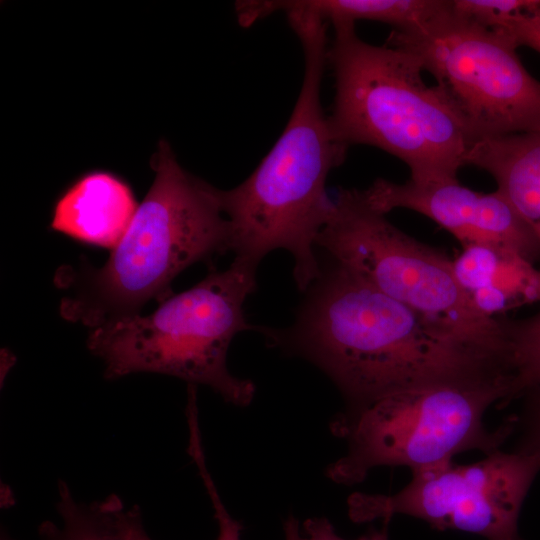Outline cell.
I'll list each match as a JSON object with an SVG mask.
<instances>
[{
    "mask_svg": "<svg viewBox=\"0 0 540 540\" xmlns=\"http://www.w3.org/2000/svg\"><path fill=\"white\" fill-rule=\"evenodd\" d=\"M286 328L262 326L269 346L311 362L338 387L353 415L411 388L507 368L473 344L387 296L331 260Z\"/></svg>",
    "mask_w": 540,
    "mask_h": 540,
    "instance_id": "obj_1",
    "label": "cell"
},
{
    "mask_svg": "<svg viewBox=\"0 0 540 540\" xmlns=\"http://www.w3.org/2000/svg\"><path fill=\"white\" fill-rule=\"evenodd\" d=\"M287 17L304 54L299 96L271 150L242 183L220 190V200L235 257L258 267L272 251L287 250L296 286L304 293L321 271L316 238L333 204L327 177L343 163L348 148L334 137L321 105L326 20L308 11H291Z\"/></svg>",
    "mask_w": 540,
    "mask_h": 540,
    "instance_id": "obj_2",
    "label": "cell"
},
{
    "mask_svg": "<svg viewBox=\"0 0 540 540\" xmlns=\"http://www.w3.org/2000/svg\"><path fill=\"white\" fill-rule=\"evenodd\" d=\"M152 167L153 184L106 263L57 277L72 290L60 304L63 318L93 329L138 315L147 302L170 297L187 267L231 251L220 189L185 171L166 141Z\"/></svg>",
    "mask_w": 540,
    "mask_h": 540,
    "instance_id": "obj_3",
    "label": "cell"
},
{
    "mask_svg": "<svg viewBox=\"0 0 540 540\" xmlns=\"http://www.w3.org/2000/svg\"><path fill=\"white\" fill-rule=\"evenodd\" d=\"M328 63L335 78L332 113L336 140L377 147L403 161L416 183L457 179L473 143L409 51L363 41L355 24L331 21Z\"/></svg>",
    "mask_w": 540,
    "mask_h": 540,
    "instance_id": "obj_4",
    "label": "cell"
},
{
    "mask_svg": "<svg viewBox=\"0 0 540 540\" xmlns=\"http://www.w3.org/2000/svg\"><path fill=\"white\" fill-rule=\"evenodd\" d=\"M257 266L235 257L193 287L172 294L148 315H135L91 329L87 347L105 365L107 378L150 372L206 385L226 402L251 403L253 381L234 376L227 353L234 336L260 331L244 312L256 291Z\"/></svg>",
    "mask_w": 540,
    "mask_h": 540,
    "instance_id": "obj_5",
    "label": "cell"
},
{
    "mask_svg": "<svg viewBox=\"0 0 540 540\" xmlns=\"http://www.w3.org/2000/svg\"><path fill=\"white\" fill-rule=\"evenodd\" d=\"M518 397L509 370L436 382L377 400L350 416H339L332 432L347 441V453L327 476L338 484L361 482L378 466H408L412 473L452 462L465 451L491 454L509 438L517 417L495 430L485 427L487 409Z\"/></svg>",
    "mask_w": 540,
    "mask_h": 540,
    "instance_id": "obj_6",
    "label": "cell"
},
{
    "mask_svg": "<svg viewBox=\"0 0 540 540\" xmlns=\"http://www.w3.org/2000/svg\"><path fill=\"white\" fill-rule=\"evenodd\" d=\"M331 260L463 339L506 356V325L483 315L458 284L452 260L390 223L361 190L341 189L316 238Z\"/></svg>",
    "mask_w": 540,
    "mask_h": 540,
    "instance_id": "obj_7",
    "label": "cell"
},
{
    "mask_svg": "<svg viewBox=\"0 0 540 540\" xmlns=\"http://www.w3.org/2000/svg\"><path fill=\"white\" fill-rule=\"evenodd\" d=\"M387 44L415 55L473 142L540 130V81L507 37L444 12L417 31L394 30Z\"/></svg>",
    "mask_w": 540,
    "mask_h": 540,
    "instance_id": "obj_8",
    "label": "cell"
},
{
    "mask_svg": "<svg viewBox=\"0 0 540 540\" xmlns=\"http://www.w3.org/2000/svg\"><path fill=\"white\" fill-rule=\"evenodd\" d=\"M540 472V452L500 450L467 465L449 462L412 473L393 495L353 493L348 514L356 523L388 522L404 514L438 530H459L485 540H522L518 520Z\"/></svg>",
    "mask_w": 540,
    "mask_h": 540,
    "instance_id": "obj_9",
    "label": "cell"
},
{
    "mask_svg": "<svg viewBox=\"0 0 540 540\" xmlns=\"http://www.w3.org/2000/svg\"><path fill=\"white\" fill-rule=\"evenodd\" d=\"M361 193L370 207L383 214L405 208L430 218L463 247L492 246L528 261L540 249L533 227L497 191L477 192L458 180L395 183L379 178Z\"/></svg>",
    "mask_w": 540,
    "mask_h": 540,
    "instance_id": "obj_10",
    "label": "cell"
},
{
    "mask_svg": "<svg viewBox=\"0 0 540 540\" xmlns=\"http://www.w3.org/2000/svg\"><path fill=\"white\" fill-rule=\"evenodd\" d=\"M137 208L125 181L110 172L93 171L77 179L57 200L51 228L79 242L112 250Z\"/></svg>",
    "mask_w": 540,
    "mask_h": 540,
    "instance_id": "obj_11",
    "label": "cell"
},
{
    "mask_svg": "<svg viewBox=\"0 0 540 540\" xmlns=\"http://www.w3.org/2000/svg\"><path fill=\"white\" fill-rule=\"evenodd\" d=\"M467 164L491 174L496 191L533 229L540 226V130L479 139Z\"/></svg>",
    "mask_w": 540,
    "mask_h": 540,
    "instance_id": "obj_12",
    "label": "cell"
},
{
    "mask_svg": "<svg viewBox=\"0 0 540 540\" xmlns=\"http://www.w3.org/2000/svg\"><path fill=\"white\" fill-rule=\"evenodd\" d=\"M57 510L61 524L43 522L38 529L41 540H145L148 535L139 508H125L116 495L78 503L60 482Z\"/></svg>",
    "mask_w": 540,
    "mask_h": 540,
    "instance_id": "obj_13",
    "label": "cell"
},
{
    "mask_svg": "<svg viewBox=\"0 0 540 540\" xmlns=\"http://www.w3.org/2000/svg\"><path fill=\"white\" fill-rule=\"evenodd\" d=\"M449 0H291L259 1L261 18L277 11L299 9L315 13L324 20L378 21L392 25L396 31L410 32L424 28L442 12Z\"/></svg>",
    "mask_w": 540,
    "mask_h": 540,
    "instance_id": "obj_14",
    "label": "cell"
},
{
    "mask_svg": "<svg viewBox=\"0 0 540 540\" xmlns=\"http://www.w3.org/2000/svg\"><path fill=\"white\" fill-rule=\"evenodd\" d=\"M508 361L519 396L540 394V312L518 325H506Z\"/></svg>",
    "mask_w": 540,
    "mask_h": 540,
    "instance_id": "obj_15",
    "label": "cell"
},
{
    "mask_svg": "<svg viewBox=\"0 0 540 540\" xmlns=\"http://www.w3.org/2000/svg\"><path fill=\"white\" fill-rule=\"evenodd\" d=\"M452 260L454 276L460 287L469 295L487 286L503 249L487 245H469Z\"/></svg>",
    "mask_w": 540,
    "mask_h": 540,
    "instance_id": "obj_16",
    "label": "cell"
},
{
    "mask_svg": "<svg viewBox=\"0 0 540 540\" xmlns=\"http://www.w3.org/2000/svg\"><path fill=\"white\" fill-rule=\"evenodd\" d=\"M188 452L197 466L199 475L210 498L214 516L218 523L217 540H241L242 525L227 511L222 502L215 483L206 465L201 434L194 432L189 435Z\"/></svg>",
    "mask_w": 540,
    "mask_h": 540,
    "instance_id": "obj_17",
    "label": "cell"
},
{
    "mask_svg": "<svg viewBox=\"0 0 540 540\" xmlns=\"http://www.w3.org/2000/svg\"><path fill=\"white\" fill-rule=\"evenodd\" d=\"M526 396L528 401L521 418L523 435L517 450L540 452V394L530 392Z\"/></svg>",
    "mask_w": 540,
    "mask_h": 540,
    "instance_id": "obj_18",
    "label": "cell"
},
{
    "mask_svg": "<svg viewBox=\"0 0 540 540\" xmlns=\"http://www.w3.org/2000/svg\"><path fill=\"white\" fill-rule=\"evenodd\" d=\"M303 540H346L341 538L325 517L309 518L303 523ZM356 540H388L387 527L372 531Z\"/></svg>",
    "mask_w": 540,
    "mask_h": 540,
    "instance_id": "obj_19",
    "label": "cell"
},
{
    "mask_svg": "<svg viewBox=\"0 0 540 540\" xmlns=\"http://www.w3.org/2000/svg\"><path fill=\"white\" fill-rule=\"evenodd\" d=\"M517 46H527L540 53V0L523 16L513 32Z\"/></svg>",
    "mask_w": 540,
    "mask_h": 540,
    "instance_id": "obj_20",
    "label": "cell"
},
{
    "mask_svg": "<svg viewBox=\"0 0 540 540\" xmlns=\"http://www.w3.org/2000/svg\"><path fill=\"white\" fill-rule=\"evenodd\" d=\"M285 540H303L297 518L289 516L284 524Z\"/></svg>",
    "mask_w": 540,
    "mask_h": 540,
    "instance_id": "obj_21",
    "label": "cell"
},
{
    "mask_svg": "<svg viewBox=\"0 0 540 540\" xmlns=\"http://www.w3.org/2000/svg\"><path fill=\"white\" fill-rule=\"evenodd\" d=\"M535 233L538 237V240L540 242V226L536 227L535 229ZM537 293H538V300H540V271H538V289H537Z\"/></svg>",
    "mask_w": 540,
    "mask_h": 540,
    "instance_id": "obj_22",
    "label": "cell"
},
{
    "mask_svg": "<svg viewBox=\"0 0 540 540\" xmlns=\"http://www.w3.org/2000/svg\"><path fill=\"white\" fill-rule=\"evenodd\" d=\"M1 540H11L7 535H2Z\"/></svg>",
    "mask_w": 540,
    "mask_h": 540,
    "instance_id": "obj_23",
    "label": "cell"
},
{
    "mask_svg": "<svg viewBox=\"0 0 540 540\" xmlns=\"http://www.w3.org/2000/svg\"><path fill=\"white\" fill-rule=\"evenodd\" d=\"M145 540H151V538L147 535Z\"/></svg>",
    "mask_w": 540,
    "mask_h": 540,
    "instance_id": "obj_24",
    "label": "cell"
}]
</instances>
